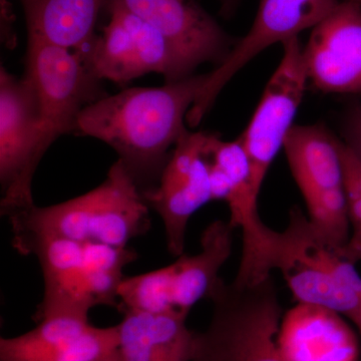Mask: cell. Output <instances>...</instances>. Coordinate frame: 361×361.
Listing matches in <instances>:
<instances>
[{"instance_id": "cell-1", "label": "cell", "mask_w": 361, "mask_h": 361, "mask_svg": "<svg viewBox=\"0 0 361 361\" xmlns=\"http://www.w3.org/2000/svg\"><path fill=\"white\" fill-rule=\"evenodd\" d=\"M190 75L163 87H135L87 104L75 130L115 149L139 186L159 180L168 151L186 132L184 121L205 84Z\"/></svg>"}, {"instance_id": "cell-2", "label": "cell", "mask_w": 361, "mask_h": 361, "mask_svg": "<svg viewBox=\"0 0 361 361\" xmlns=\"http://www.w3.org/2000/svg\"><path fill=\"white\" fill-rule=\"evenodd\" d=\"M149 207L141 187L122 161L109 170L106 180L77 198L47 207L32 206L8 218L13 245L33 238L127 247L148 233Z\"/></svg>"}, {"instance_id": "cell-3", "label": "cell", "mask_w": 361, "mask_h": 361, "mask_svg": "<svg viewBox=\"0 0 361 361\" xmlns=\"http://www.w3.org/2000/svg\"><path fill=\"white\" fill-rule=\"evenodd\" d=\"M23 255H35L44 276V298L37 320L58 314H89L96 306L118 305L123 270L137 258L128 247L33 238L14 244Z\"/></svg>"}, {"instance_id": "cell-4", "label": "cell", "mask_w": 361, "mask_h": 361, "mask_svg": "<svg viewBox=\"0 0 361 361\" xmlns=\"http://www.w3.org/2000/svg\"><path fill=\"white\" fill-rule=\"evenodd\" d=\"M209 299L212 319L196 334L193 361H285L277 342L282 308L272 277L248 287L220 278Z\"/></svg>"}, {"instance_id": "cell-5", "label": "cell", "mask_w": 361, "mask_h": 361, "mask_svg": "<svg viewBox=\"0 0 361 361\" xmlns=\"http://www.w3.org/2000/svg\"><path fill=\"white\" fill-rule=\"evenodd\" d=\"M277 269L298 303L312 304L345 315L353 323L361 315V276L355 263L324 243L300 209H292L284 230Z\"/></svg>"}, {"instance_id": "cell-6", "label": "cell", "mask_w": 361, "mask_h": 361, "mask_svg": "<svg viewBox=\"0 0 361 361\" xmlns=\"http://www.w3.org/2000/svg\"><path fill=\"white\" fill-rule=\"evenodd\" d=\"M233 228L217 220L201 237V250L180 255L172 264L125 277L118 289V310L189 314L192 307L210 297L220 280L219 272L232 252Z\"/></svg>"}, {"instance_id": "cell-7", "label": "cell", "mask_w": 361, "mask_h": 361, "mask_svg": "<svg viewBox=\"0 0 361 361\" xmlns=\"http://www.w3.org/2000/svg\"><path fill=\"white\" fill-rule=\"evenodd\" d=\"M109 9L111 20L103 35L78 52L97 80L123 85L157 73L174 82L192 75L191 66L153 26L121 7Z\"/></svg>"}, {"instance_id": "cell-8", "label": "cell", "mask_w": 361, "mask_h": 361, "mask_svg": "<svg viewBox=\"0 0 361 361\" xmlns=\"http://www.w3.org/2000/svg\"><path fill=\"white\" fill-rule=\"evenodd\" d=\"M25 78L37 97L40 149L45 154L59 135L75 130L80 111L94 102L97 80L78 52L32 35Z\"/></svg>"}, {"instance_id": "cell-9", "label": "cell", "mask_w": 361, "mask_h": 361, "mask_svg": "<svg viewBox=\"0 0 361 361\" xmlns=\"http://www.w3.org/2000/svg\"><path fill=\"white\" fill-rule=\"evenodd\" d=\"M44 154L40 149L37 97L27 78L0 71V182L2 216L35 206L32 179Z\"/></svg>"}, {"instance_id": "cell-10", "label": "cell", "mask_w": 361, "mask_h": 361, "mask_svg": "<svg viewBox=\"0 0 361 361\" xmlns=\"http://www.w3.org/2000/svg\"><path fill=\"white\" fill-rule=\"evenodd\" d=\"M282 45L281 61L266 85L248 127L239 137L250 166L252 187L258 197L268 170L294 126L308 80L299 37H292Z\"/></svg>"}, {"instance_id": "cell-11", "label": "cell", "mask_w": 361, "mask_h": 361, "mask_svg": "<svg viewBox=\"0 0 361 361\" xmlns=\"http://www.w3.org/2000/svg\"><path fill=\"white\" fill-rule=\"evenodd\" d=\"M211 135L186 130L175 145L158 185L142 191L149 209L160 216L168 250L184 254L188 223L199 209L213 201L209 171Z\"/></svg>"}, {"instance_id": "cell-12", "label": "cell", "mask_w": 361, "mask_h": 361, "mask_svg": "<svg viewBox=\"0 0 361 361\" xmlns=\"http://www.w3.org/2000/svg\"><path fill=\"white\" fill-rule=\"evenodd\" d=\"M338 0H260L250 30L240 39L225 61L208 73L205 84L187 115L191 127L201 123L212 108L221 90L241 71L271 45L281 42L308 28L312 30L339 4Z\"/></svg>"}, {"instance_id": "cell-13", "label": "cell", "mask_w": 361, "mask_h": 361, "mask_svg": "<svg viewBox=\"0 0 361 361\" xmlns=\"http://www.w3.org/2000/svg\"><path fill=\"white\" fill-rule=\"evenodd\" d=\"M307 80L334 94H361V6L339 2L303 47Z\"/></svg>"}, {"instance_id": "cell-14", "label": "cell", "mask_w": 361, "mask_h": 361, "mask_svg": "<svg viewBox=\"0 0 361 361\" xmlns=\"http://www.w3.org/2000/svg\"><path fill=\"white\" fill-rule=\"evenodd\" d=\"M39 322L26 334L1 338L0 361H99L118 351V325L97 327L87 316L75 314Z\"/></svg>"}, {"instance_id": "cell-15", "label": "cell", "mask_w": 361, "mask_h": 361, "mask_svg": "<svg viewBox=\"0 0 361 361\" xmlns=\"http://www.w3.org/2000/svg\"><path fill=\"white\" fill-rule=\"evenodd\" d=\"M142 18L161 33L195 70L201 63L220 66L231 40L217 21L195 0H106Z\"/></svg>"}, {"instance_id": "cell-16", "label": "cell", "mask_w": 361, "mask_h": 361, "mask_svg": "<svg viewBox=\"0 0 361 361\" xmlns=\"http://www.w3.org/2000/svg\"><path fill=\"white\" fill-rule=\"evenodd\" d=\"M209 155L224 178L223 201L230 211L229 224L242 232L241 261L246 265L265 262L276 244L278 232L270 229L258 214V196L251 184L250 166L239 139L224 142L211 135Z\"/></svg>"}, {"instance_id": "cell-17", "label": "cell", "mask_w": 361, "mask_h": 361, "mask_svg": "<svg viewBox=\"0 0 361 361\" xmlns=\"http://www.w3.org/2000/svg\"><path fill=\"white\" fill-rule=\"evenodd\" d=\"M285 361H358L357 339L341 314L297 303L282 317L277 336Z\"/></svg>"}, {"instance_id": "cell-18", "label": "cell", "mask_w": 361, "mask_h": 361, "mask_svg": "<svg viewBox=\"0 0 361 361\" xmlns=\"http://www.w3.org/2000/svg\"><path fill=\"white\" fill-rule=\"evenodd\" d=\"M118 355L122 361H193L196 332L187 315L122 310Z\"/></svg>"}, {"instance_id": "cell-19", "label": "cell", "mask_w": 361, "mask_h": 361, "mask_svg": "<svg viewBox=\"0 0 361 361\" xmlns=\"http://www.w3.org/2000/svg\"><path fill=\"white\" fill-rule=\"evenodd\" d=\"M341 142L322 125H294L284 142L292 176L304 197L343 186Z\"/></svg>"}, {"instance_id": "cell-20", "label": "cell", "mask_w": 361, "mask_h": 361, "mask_svg": "<svg viewBox=\"0 0 361 361\" xmlns=\"http://www.w3.org/2000/svg\"><path fill=\"white\" fill-rule=\"evenodd\" d=\"M104 0H25L28 35L73 51L94 39Z\"/></svg>"}, {"instance_id": "cell-21", "label": "cell", "mask_w": 361, "mask_h": 361, "mask_svg": "<svg viewBox=\"0 0 361 361\" xmlns=\"http://www.w3.org/2000/svg\"><path fill=\"white\" fill-rule=\"evenodd\" d=\"M304 201L315 234L325 244L343 253L349 242L350 224L343 186L315 192L304 197Z\"/></svg>"}, {"instance_id": "cell-22", "label": "cell", "mask_w": 361, "mask_h": 361, "mask_svg": "<svg viewBox=\"0 0 361 361\" xmlns=\"http://www.w3.org/2000/svg\"><path fill=\"white\" fill-rule=\"evenodd\" d=\"M345 144L361 160V106L349 111L344 125Z\"/></svg>"}, {"instance_id": "cell-23", "label": "cell", "mask_w": 361, "mask_h": 361, "mask_svg": "<svg viewBox=\"0 0 361 361\" xmlns=\"http://www.w3.org/2000/svg\"><path fill=\"white\" fill-rule=\"evenodd\" d=\"M346 257L349 259V260L353 261V262H356V261L360 260L361 259V241L357 246H355V248L351 249L346 252L345 254Z\"/></svg>"}, {"instance_id": "cell-24", "label": "cell", "mask_w": 361, "mask_h": 361, "mask_svg": "<svg viewBox=\"0 0 361 361\" xmlns=\"http://www.w3.org/2000/svg\"><path fill=\"white\" fill-rule=\"evenodd\" d=\"M99 361H122V360H121V356L118 355V351H116L114 355Z\"/></svg>"}, {"instance_id": "cell-25", "label": "cell", "mask_w": 361, "mask_h": 361, "mask_svg": "<svg viewBox=\"0 0 361 361\" xmlns=\"http://www.w3.org/2000/svg\"><path fill=\"white\" fill-rule=\"evenodd\" d=\"M343 1L355 2V4H360L361 6V0H343Z\"/></svg>"}, {"instance_id": "cell-26", "label": "cell", "mask_w": 361, "mask_h": 361, "mask_svg": "<svg viewBox=\"0 0 361 361\" xmlns=\"http://www.w3.org/2000/svg\"><path fill=\"white\" fill-rule=\"evenodd\" d=\"M356 326H357L358 329H360V332H361V315H360V320H358V322L356 323Z\"/></svg>"}, {"instance_id": "cell-27", "label": "cell", "mask_w": 361, "mask_h": 361, "mask_svg": "<svg viewBox=\"0 0 361 361\" xmlns=\"http://www.w3.org/2000/svg\"><path fill=\"white\" fill-rule=\"evenodd\" d=\"M224 4H230L233 1V0H221Z\"/></svg>"}]
</instances>
